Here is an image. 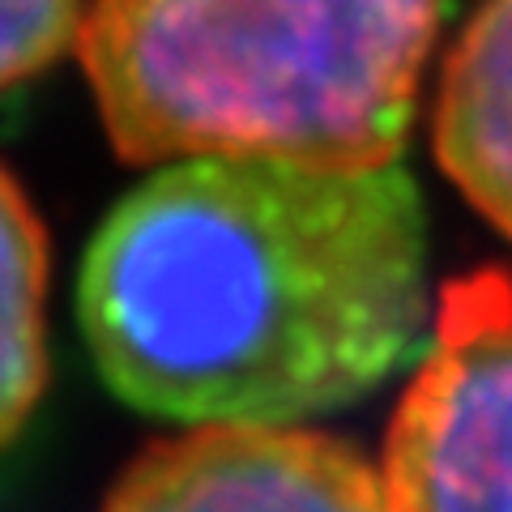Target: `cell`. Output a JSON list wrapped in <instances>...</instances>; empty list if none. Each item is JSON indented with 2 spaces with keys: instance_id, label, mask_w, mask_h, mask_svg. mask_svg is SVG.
I'll return each instance as SVG.
<instances>
[{
  "instance_id": "cell-1",
  "label": "cell",
  "mask_w": 512,
  "mask_h": 512,
  "mask_svg": "<svg viewBox=\"0 0 512 512\" xmlns=\"http://www.w3.org/2000/svg\"><path fill=\"white\" fill-rule=\"evenodd\" d=\"M427 325L402 163L192 154L107 214L82 329L111 393L184 427H299L397 372Z\"/></svg>"
},
{
  "instance_id": "cell-2",
  "label": "cell",
  "mask_w": 512,
  "mask_h": 512,
  "mask_svg": "<svg viewBox=\"0 0 512 512\" xmlns=\"http://www.w3.org/2000/svg\"><path fill=\"white\" fill-rule=\"evenodd\" d=\"M82 64L128 163H402L436 0H90Z\"/></svg>"
},
{
  "instance_id": "cell-3",
  "label": "cell",
  "mask_w": 512,
  "mask_h": 512,
  "mask_svg": "<svg viewBox=\"0 0 512 512\" xmlns=\"http://www.w3.org/2000/svg\"><path fill=\"white\" fill-rule=\"evenodd\" d=\"M380 478L393 512H512V278L500 269L440 291Z\"/></svg>"
},
{
  "instance_id": "cell-4",
  "label": "cell",
  "mask_w": 512,
  "mask_h": 512,
  "mask_svg": "<svg viewBox=\"0 0 512 512\" xmlns=\"http://www.w3.org/2000/svg\"><path fill=\"white\" fill-rule=\"evenodd\" d=\"M103 512H393L350 444L303 427H192L146 448Z\"/></svg>"
},
{
  "instance_id": "cell-5",
  "label": "cell",
  "mask_w": 512,
  "mask_h": 512,
  "mask_svg": "<svg viewBox=\"0 0 512 512\" xmlns=\"http://www.w3.org/2000/svg\"><path fill=\"white\" fill-rule=\"evenodd\" d=\"M436 154L474 210L512 239V0H483L444 64Z\"/></svg>"
},
{
  "instance_id": "cell-6",
  "label": "cell",
  "mask_w": 512,
  "mask_h": 512,
  "mask_svg": "<svg viewBox=\"0 0 512 512\" xmlns=\"http://www.w3.org/2000/svg\"><path fill=\"white\" fill-rule=\"evenodd\" d=\"M47 235L18 180L0 167V444L30 419L47 380Z\"/></svg>"
},
{
  "instance_id": "cell-7",
  "label": "cell",
  "mask_w": 512,
  "mask_h": 512,
  "mask_svg": "<svg viewBox=\"0 0 512 512\" xmlns=\"http://www.w3.org/2000/svg\"><path fill=\"white\" fill-rule=\"evenodd\" d=\"M82 0H0V90L47 69L82 30Z\"/></svg>"
}]
</instances>
